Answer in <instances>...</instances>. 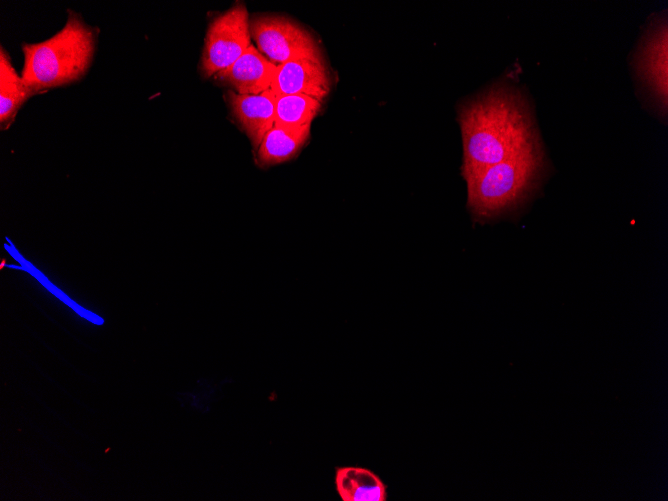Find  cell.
Returning <instances> with one entry per match:
<instances>
[{
  "label": "cell",
  "instance_id": "7",
  "mask_svg": "<svg viewBox=\"0 0 668 501\" xmlns=\"http://www.w3.org/2000/svg\"><path fill=\"white\" fill-rule=\"evenodd\" d=\"M666 20H658L648 31L641 45L637 68L658 106L667 107V49Z\"/></svg>",
  "mask_w": 668,
  "mask_h": 501
},
{
  "label": "cell",
  "instance_id": "12",
  "mask_svg": "<svg viewBox=\"0 0 668 501\" xmlns=\"http://www.w3.org/2000/svg\"><path fill=\"white\" fill-rule=\"evenodd\" d=\"M32 93L12 66L8 54L0 51V123L7 128L23 102Z\"/></svg>",
  "mask_w": 668,
  "mask_h": 501
},
{
  "label": "cell",
  "instance_id": "3",
  "mask_svg": "<svg viewBox=\"0 0 668 501\" xmlns=\"http://www.w3.org/2000/svg\"><path fill=\"white\" fill-rule=\"evenodd\" d=\"M544 163L539 141L501 162L463 172L472 214L490 219L518 206L536 187Z\"/></svg>",
  "mask_w": 668,
  "mask_h": 501
},
{
  "label": "cell",
  "instance_id": "2",
  "mask_svg": "<svg viewBox=\"0 0 668 501\" xmlns=\"http://www.w3.org/2000/svg\"><path fill=\"white\" fill-rule=\"evenodd\" d=\"M97 33L78 14L69 12L64 27L51 38L23 44L22 79L32 94L73 83L87 72Z\"/></svg>",
  "mask_w": 668,
  "mask_h": 501
},
{
  "label": "cell",
  "instance_id": "4",
  "mask_svg": "<svg viewBox=\"0 0 668 501\" xmlns=\"http://www.w3.org/2000/svg\"><path fill=\"white\" fill-rule=\"evenodd\" d=\"M249 30L258 51L277 66L293 59L322 57L314 37L288 17L256 15L249 19Z\"/></svg>",
  "mask_w": 668,
  "mask_h": 501
},
{
  "label": "cell",
  "instance_id": "13",
  "mask_svg": "<svg viewBox=\"0 0 668 501\" xmlns=\"http://www.w3.org/2000/svg\"><path fill=\"white\" fill-rule=\"evenodd\" d=\"M322 102L304 94L276 96L274 124L286 127L311 125Z\"/></svg>",
  "mask_w": 668,
  "mask_h": 501
},
{
  "label": "cell",
  "instance_id": "11",
  "mask_svg": "<svg viewBox=\"0 0 668 501\" xmlns=\"http://www.w3.org/2000/svg\"><path fill=\"white\" fill-rule=\"evenodd\" d=\"M335 483L343 501L387 500V486L378 475L363 467L336 468Z\"/></svg>",
  "mask_w": 668,
  "mask_h": 501
},
{
  "label": "cell",
  "instance_id": "14",
  "mask_svg": "<svg viewBox=\"0 0 668 501\" xmlns=\"http://www.w3.org/2000/svg\"><path fill=\"white\" fill-rule=\"evenodd\" d=\"M6 240L9 241L8 244H4V248L8 253L20 263L19 266L15 265H6L9 268L19 269L30 273L37 281H39L43 287H45L50 293L55 297L69 306L74 312L79 316L85 318L86 320L94 323L96 325H102L104 319L98 316L97 314L83 308L76 302H74L69 296H67L62 290L57 288L40 270H38L31 262L27 261L21 254L18 253V250L11 243V241L6 237Z\"/></svg>",
  "mask_w": 668,
  "mask_h": 501
},
{
  "label": "cell",
  "instance_id": "5",
  "mask_svg": "<svg viewBox=\"0 0 668 501\" xmlns=\"http://www.w3.org/2000/svg\"><path fill=\"white\" fill-rule=\"evenodd\" d=\"M249 14L237 3L215 17L206 32L200 69L210 77L232 65L251 45Z\"/></svg>",
  "mask_w": 668,
  "mask_h": 501
},
{
  "label": "cell",
  "instance_id": "8",
  "mask_svg": "<svg viewBox=\"0 0 668 501\" xmlns=\"http://www.w3.org/2000/svg\"><path fill=\"white\" fill-rule=\"evenodd\" d=\"M226 99L233 117L250 140L254 152L274 125L275 94L271 90L255 95L228 90Z\"/></svg>",
  "mask_w": 668,
  "mask_h": 501
},
{
  "label": "cell",
  "instance_id": "1",
  "mask_svg": "<svg viewBox=\"0 0 668 501\" xmlns=\"http://www.w3.org/2000/svg\"><path fill=\"white\" fill-rule=\"evenodd\" d=\"M459 120L462 173L501 162L540 141L525 98L509 86L493 87L469 101Z\"/></svg>",
  "mask_w": 668,
  "mask_h": 501
},
{
  "label": "cell",
  "instance_id": "10",
  "mask_svg": "<svg viewBox=\"0 0 668 501\" xmlns=\"http://www.w3.org/2000/svg\"><path fill=\"white\" fill-rule=\"evenodd\" d=\"M311 125L286 127L274 124L253 152L260 168H269L293 159L310 136Z\"/></svg>",
  "mask_w": 668,
  "mask_h": 501
},
{
  "label": "cell",
  "instance_id": "6",
  "mask_svg": "<svg viewBox=\"0 0 668 501\" xmlns=\"http://www.w3.org/2000/svg\"><path fill=\"white\" fill-rule=\"evenodd\" d=\"M270 90L275 96L304 94L322 102L331 90L328 67L322 57L290 60L277 66Z\"/></svg>",
  "mask_w": 668,
  "mask_h": 501
},
{
  "label": "cell",
  "instance_id": "9",
  "mask_svg": "<svg viewBox=\"0 0 668 501\" xmlns=\"http://www.w3.org/2000/svg\"><path fill=\"white\" fill-rule=\"evenodd\" d=\"M277 65L253 44L228 68L216 74L224 85L238 94H260L271 89Z\"/></svg>",
  "mask_w": 668,
  "mask_h": 501
}]
</instances>
